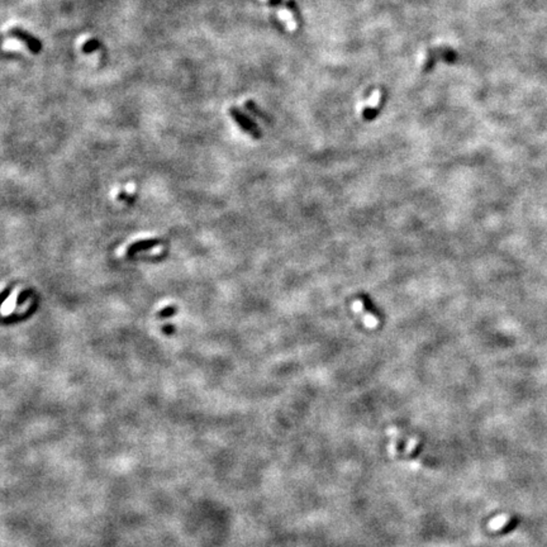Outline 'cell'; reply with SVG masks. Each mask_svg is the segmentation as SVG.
<instances>
[{
	"label": "cell",
	"instance_id": "1",
	"mask_svg": "<svg viewBox=\"0 0 547 547\" xmlns=\"http://www.w3.org/2000/svg\"><path fill=\"white\" fill-rule=\"evenodd\" d=\"M228 111H230V115L232 117L233 121L236 122L237 125L242 128L246 133H249L250 136H252L253 138H261L262 133L261 131H260L259 125H256L252 119L249 118L243 111H241V109H238L237 107H231V108L228 109Z\"/></svg>",
	"mask_w": 547,
	"mask_h": 547
},
{
	"label": "cell",
	"instance_id": "2",
	"mask_svg": "<svg viewBox=\"0 0 547 547\" xmlns=\"http://www.w3.org/2000/svg\"><path fill=\"white\" fill-rule=\"evenodd\" d=\"M8 33H9L10 37H13V38L23 43V45H26L27 48L30 49L32 53H34V55H37V53H40L42 51V43H41V41L37 37L33 36V34H31L30 32L23 30V28L13 27V28H10Z\"/></svg>",
	"mask_w": 547,
	"mask_h": 547
},
{
	"label": "cell",
	"instance_id": "3",
	"mask_svg": "<svg viewBox=\"0 0 547 547\" xmlns=\"http://www.w3.org/2000/svg\"><path fill=\"white\" fill-rule=\"evenodd\" d=\"M379 100H380V93L376 90V92L373 94V96H371L369 105H367L366 108L362 110V117H364L366 121H371V119H374L377 115V109L375 108V105H377Z\"/></svg>",
	"mask_w": 547,
	"mask_h": 547
},
{
	"label": "cell",
	"instance_id": "4",
	"mask_svg": "<svg viewBox=\"0 0 547 547\" xmlns=\"http://www.w3.org/2000/svg\"><path fill=\"white\" fill-rule=\"evenodd\" d=\"M160 241L158 239H144V241H138V242L133 243L131 246L128 247L127 253L128 255H135L138 251H143V250H148L155 247L156 245H158Z\"/></svg>",
	"mask_w": 547,
	"mask_h": 547
},
{
	"label": "cell",
	"instance_id": "5",
	"mask_svg": "<svg viewBox=\"0 0 547 547\" xmlns=\"http://www.w3.org/2000/svg\"><path fill=\"white\" fill-rule=\"evenodd\" d=\"M360 300H361V303H362V308H364L365 311L369 313V314H371L373 317L376 318V319H381L380 311H379V309L375 307L374 301L371 300V298L369 297V295L361 294L360 295Z\"/></svg>",
	"mask_w": 547,
	"mask_h": 547
},
{
	"label": "cell",
	"instance_id": "6",
	"mask_svg": "<svg viewBox=\"0 0 547 547\" xmlns=\"http://www.w3.org/2000/svg\"><path fill=\"white\" fill-rule=\"evenodd\" d=\"M100 47H102L100 41L96 40V38H93V40H88L84 45H82L81 51L84 53H92V52H95L96 49H99Z\"/></svg>",
	"mask_w": 547,
	"mask_h": 547
},
{
	"label": "cell",
	"instance_id": "7",
	"mask_svg": "<svg viewBox=\"0 0 547 547\" xmlns=\"http://www.w3.org/2000/svg\"><path fill=\"white\" fill-rule=\"evenodd\" d=\"M175 313H176V308H175V307H169V308L161 311L160 313H158V317L160 318L171 317V315H174Z\"/></svg>",
	"mask_w": 547,
	"mask_h": 547
}]
</instances>
